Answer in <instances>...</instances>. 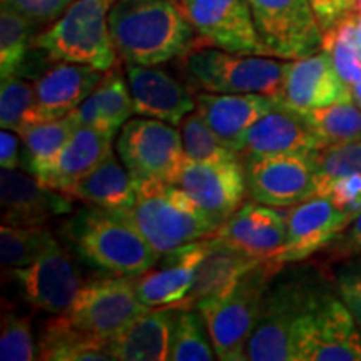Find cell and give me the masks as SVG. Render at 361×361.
<instances>
[{"label":"cell","mask_w":361,"mask_h":361,"mask_svg":"<svg viewBox=\"0 0 361 361\" xmlns=\"http://www.w3.org/2000/svg\"><path fill=\"white\" fill-rule=\"evenodd\" d=\"M355 216L338 207L329 197H311L291 206L286 213V245L276 261L283 264L300 263L314 252L323 251Z\"/></svg>","instance_id":"18"},{"label":"cell","mask_w":361,"mask_h":361,"mask_svg":"<svg viewBox=\"0 0 361 361\" xmlns=\"http://www.w3.org/2000/svg\"><path fill=\"white\" fill-rule=\"evenodd\" d=\"M62 238L84 263L111 276H141L161 258L128 219L97 206L79 209Z\"/></svg>","instance_id":"2"},{"label":"cell","mask_w":361,"mask_h":361,"mask_svg":"<svg viewBox=\"0 0 361 361\" xmlns=\"http://www.w3.org/2000/svg\"><path fill=\"white\" fill-rule=\"evenodd\" d=\"M350 89H351V99H353V102L361 109V79L356 80L355 84H351Z\"/></svg>","instance_id":"47"},{"label":"cell","mask_w":361,"mask_h":361,"mask_svg":"<svg viewBox=\"0 0 361 361\" xmlns=\"http://www.w3.org/2000/svg\"><path fill=\"white\" fill-rule=\"evenodd\" d=\"M328 197L353 216L361 213V171L338 179Z\"/></svg>","instance_id":"44"},{"label":"cell","mask_w":361,"mask_h":361,"mask_svg":"<svg viewBox=\"0 0 361 361\" xmlns=\"http://www.w3.org/2000/svg\"><path fill=\"white\" fill-rule=\"evenodd\" d=\"M109 30L126 64L147 67L186 54L196 32L180 4L169 0H116L109 8Z\"/></svg>","instance_id":"1"},{"label":"cell","mask_w":361,"mask_h":361,"mask_svg":"<svg viewBox=\"0 0 361 361\" xmlns=\"http://www.w3.org/2000/svg\"><path fill=\"white\" fill-rule=\"evenodd\" d=\"M213 236L256 259H276L288 238L286 214L278 207L250 201L216 229Z\"/></svg>","instance_id":"22"},{"label":"cell","mask_w":361,"mask_h":361,"mask_svg":"<svg viewBox=\"0 0 361 361\" xmlns=\"http://www.w3.org/2000/svg\"><path fill=\"white\" fill-rule=\"evenodd\" d=\"M104 74L106 72L90 66L56 61V64L40 72L34 80V106L24 126L51 123L72 114L96 89Z\"/></svg>","instance_id":"16"},{"label":"cell","mask_w":361,"mask_h":361,"mask_svg":"<svg viewBox=\"0 0 361 361\" xmlns=\"http://www.w3.org/2000/svg\"><path fill=\"white\" fill-rule=\"evenodd\" d=\"M126 72L135 114L179 126L184 117L196 111V96H192L191 87L169 72L157 66L134 64H126Z\"/></svg>","instance_id":"21"},{"label":"cell","mask_w":361,"mask_h":361,"mask_svg":"<svg viewBox=\"0 0 361 361\" xmlns=\"http://www.w3.org/2000/svg\"><path fill=\"white\" fill-rule=\"evenodd\" d=\"M279 273L269 284L259 319L247 341L246 360L250 361H295L298 322L319 288L308 276Z\"/></svg>","instance_id":"7"},{"label":"cell","mask_w":361,"mask_h":361,"mask_svg":"<svg viewBox=\"0 0 361 361\" xmlns=\"http://www.w3.org/2000/svg\"><path fill=\"white\" fill-rule=\"evenodd\" d=\"M0 360L2 361H32L39 360L35 350L32 326L29 318L12 313L2 316V335H0Z\"/></svg>","instance_id":"40"},{"label":"cell","mask_w":361,"mask_h":361,"mask_svg":"<svg viewBox=\"0 0 361 361\" xmlns=\"http://www.w3.org/2000/svg\"><path fill=\"white\" fill-rule=\"evenodd\" d=\"M259 263H263V259L247 256L223 239L209 236V245L197 266L194 284L183 303L196 306L206 298L218 295Z\"/></svg>","instance_id":"28"},{"label":"cell","mask_w":361,"mask_h":361,"mask_svg":"<svg viewBox=\"0 0 361 361\" xmlns=\"http://www.w3.org/2000/svg\"><path fill=\"white\" fill-rule=\"evenodd\" d=\"M271 57L298 61L323 49L324 32L310 0H247Z\"/></svg>","instance_id":"11"},{"label":"cell","mask_w":361,"mask_h":361,"mask_svg":"<svg viewBox=\"0 0 361 361\" xmlns=\"http://www.w3.org/2000/svg\"><path fill=\"white\" fill-rule=\"evenodd\" d=\"M323 251L336 261L361 256V213L356 214L353 221Z\"/></svg>","instance_id":"43"},{"label":"cell","mask_w":361,"mask_h":361,"mask_svg":"<svg viewBox=\"0 0 361 361\" xmlns=\"http://www.w3.org/2000/svg\"><path fill=\"white\" fill-rule=\"evenodd\" d=\"M271 99L278 106L295 111L353 101L350 85L341 79L331 56L323 49L310 57L291 61L278 96Z\"/></svg>","instance_id":"17"},{"label":"cell","mask_w":361,"mask_h":361,"mask_svg":"<svg viewBox=\"0 0 361 361\" xmlns=\"http://www.w3.org/2000/svg\"><path fill=\"white\" fill-rule=\"evenodd\" d=\"M134 114L133 96L116 64L71 116L79 126L116 135Z\"/></svg>","instance_id":"27"},{"label":"cell","mask_w":361,"mask_h":361,"mask_svg":"<svg viewBox=\"0 0 361 361\" xmlns=\"http://www.w3.org/2000/svg\"><path fill=\"white\" fill-rule=\"evenodd\" d=\"M324 146L308 128L300 112L278 106L247 130L241 157L314 154Z\"/></svg>","instance_id":"24"},{"label":"cell","mask_w":361,"mask_h":361,"mask_svg":"<svg viewBox=\"0 0 361 361\" xmlns=\"http://www.w3.org/2000/svg\"><path fill=\"white\" fill-rule=\"evenodd\" d=\"M316 197H328L338 179L361 171V141L326 146L313 154Z\"/></svg>","instance_id":"37"},{"label":"cell","mask_w":361,"mask_h":361,"mask_svg":"<svg viewBox=\"0 0 361 361\" xmlns=\"http://www.w3.org/2000/svg\"><path fill=\"white\" fill-rule=\"evenodd\" d=\"M11 274L27 303L51 314L64 313L84 284L71 251L59 241L32 264L11 269Z\"/></svg>","instance_id":"14"},{"label":"cell","mask_w":361,"mask_h":361,"mask_svg":"<svg viewBox=\"0 0 361 361\" xmlns=\"http://www.w3.org/2000/svg\"><path fill=\"white\" fill-rule=\"evenodd\" d=\"M19 134L13 130L2 129L0 133V166L4 169H17L20 166L22 157L19 154Z\"/></svg>","instance_id":"46"},{"label":"cell","mask_w":361,"mask_h":361,"mask_svg":"<svg viewBox=\"0 0 361 361\" xmlns=\"http://www.w3.org/2000/svg\"><path fill=\"white\" fill-rule=\"evenodd\" d=\"M112 142V134L79 126L62 151L49 164L40 168L34 178L44 186L67 192L114 152Z\"/></svg>","instance_id":"25"},{"label":"cell","mask_w":361,"mask_h":361,"mask_svg":"<svg viewBox=\"0 0 361 361\" xmlns=\"http://www.w3.org/2000/svg\"><path fill=\"white\" fill-rule=\"evenodd\" d=\"M174 306L149 308L109 340L116 361H166L171 351Z\"/></svg>","instance_id":"26"},{"label":"cell","mask_w":361,"mask_h":361,"mask_svg":"<svg viewBox=\"0 0 361 361\" xmlns=\"http://www.w3.org/2000/svg\"><path fill=\"white\" fill-rule=\"evenodd\" d=\"M209 238L197 239L162 255L151 269L135 276V295L149 308L183 303L191 291Z\"/></svg>","instance_id":"20"},{"label":"cell","mask_w":361,"mask_h":361,"mask_svg":"<svg viewBox=\"0 0 361 361\" xmlns=\"http://www.w3.org/2000/svg\"><path fill=\"white\" fill-rule=\"evenodd\" d=\"M79 129L78 121L71 114L51 123L30 124L20 128V135L25 147V166L30 174H35L40 168L49 164L62 147L71 141L75 130Z\"/></svg>","instance_id":"33"},{"label":"cell","mask_w":361,"mask_h":361,"mask_svg":"<svg viewBox=\"0 0 361 361\" xmlns=\"http://www.w3.org/2000/svg\"><path fill=\"white\" fill-rule=\"evenodd\" d=\"M323 51L331 56L338 74L346 84L351 85L361 79V40L353 13L324 34Z\"/></svg>","instance_id":"36"},{"label":"cell","mask_w":361,"mask_h":361,"mask_svg":"<svg viewBox=\"0 0 361 361\" xmlns=\"http://www.w3.org/2000/svg\"><path fill=\"white\" fill-rule=\"evenodd\" d=\"M25 16L34 25L54 24L74 0H2Z\"/></svg>","instance_id":"42"},{"label":"cell","mask_w":361,"mask_h":361,"mask_svg":"<svg viewBox=\"0 0 361 361\" xmlns=\"http://www.w3.org/2000/svg\"><path fill=\"white\" fill-rule=\"evenodd\" d=\"M34 24L2 2L0 8V78L19 75L32 47Z\"/></svg>","instance_id":"34"},{"label":"cell","mask_w":361,"mask_h":361,"mask_svg":"<svg viewBox=\"0 0 361 361\" xmlns=\"http://www.w3.org/2000/svg\"><path fill=\"white\" fill-rule=\"evenodd\" d=\"M116 151L135 183L176 184L184 166L180 130L151 117L129 119L117 135Z\"/></svg>","instance_id":"9"},{"label":"cell","mask_w":361,"mask_h":361,"mask_svg":"<svg viewBox=\"0 0 361 361\" xmlns=\"http://www.w3.org/2000/svg\"><path fill=\"white\" fill-rule=\"evenodd\" d=\"M39 360L45 361H112L109 340L94 336L56 314L39 335Z\"/></svg>","instance_id":"30"},{"label":"cell","mask_w":361,"mask_h":361,"mask_svg":"<svg viewBox=\"0 0 361 361\" xmlns=\"http://www.w3.org/2000/svg\"><path fill=\"white\" fill-rule=\"evenodd\" d=\"M169 2H174V4H180V0H169Z\"/></svg>","instance_id":"50"},{"label":"cell","mask_w":361,"mask_h":361,"mask_svg":"<svg viewBox=\"0 0 361 361\" xmlns=\"http://www.w3.org/2000/svg\"><path fill=\"white\" fill-rule=\"evenodd\" d=\"M183 137L184 159L194 162H229L241 159L238 152L231 151L219 141L202 117L192 111L179 124Z\"/></svg>","instance_id":"38"},{"label":"cell","mask_w":361,"mask_h":361,"mask_svg":"<svg viewBox=\"0 0 361 361\" xmlns=\"http://www.w3.org/2000/svg\"><path fill=\"white\" fill-rule=\"evenodd\" d=\"M355 16V24H356V30H358L360 40H361V12H353Z\"/></svg>","instance_id":"48"},{"label":"cell","mask_w":361,"mask_h":361,"mask_svg":"<svg viewBox=\"0 0 361 361\" xmlns=\"http://www.w3.org/2000/svg\"><path fill=\"white\" fill-rule=\"evenodd\" d=\"M202 44L245 56H269L261 42L247 0H180Z\"/></svg>","instance_id":"12"},{"label":"cell","mask_w":361,"mask_h":361,"mask_svg":"<svg viewBox=\"0 0 361 361\" xmlns=\"http://www.w3.org/2000/svg\"><path fill=\"white\" fill-rule=\"evenodd\" d=\"M291 61L268 56H245L196 40L180 56V69L189 87L214 94L278 96Z\"/></svg>","instance_id":"5"},{"label":"cell","mask_w":361,"mask_h":361,"mask_svg":"<svg viewBox=\"0 0 361 361\" xmlns=\"http://www.w3.org/2000/svg\"><path fill=\"white\" fill-rule=\"evenodd\" d=\"M149 306L135 295V276H106L84 283L64 313L67 322L90 335L112 340Z\"/></svg>","instance_id":"10"},{"label":"cell","mask_w":361,"mask_h":361,"mask_svg":"<svg viewBox=\"0 0 361 361\" xmlns=\"http://www.w3.org/2000/svg\"><path fill=\"white\" fill-rule=\"evenodd\" d=\"M171 331V361H213L216 356L213 340L204 316L196 306L174 305Z\"/></svg>","instance_id":"31"},{"label":"cell","mask_w":361,"mask_h":361,"mask_svg":"<svg viewBox=\"0 0 361 361\" xmlns=\"http://www.w3.org/2000/svg\"><path fill=\"white\" fill-rule=\"evenodd\" d=\"M111 6L107 0H74L54 24L35 35L32 47L51 61L107 72L119 57L109 30Z\"/></svg>","instance_id":"6"},{"label":"cell","mask_w":361,"mask_h":361,"mask_svg":"<svg viewBox=\"0 0 361 361\" xmlns=\"http://www.w3.org/2000/svg\"><path fill=\"white\" fill-rule=\"evenodd\" d=\"M135 189L134 206L117 213L161 256L188 243L213 236L218 229L178 184L135 183Z\"/></svg>","instance_id":"4"},{"label":"cell","mask_w":361,"mask_h":361,"mask_svg":"<svg viewBox=\"0 0 361 361\" xmlns=\"http://www.w3.org/2000/svg\"><path fill=\"white\" fill-rule=\"evenodd\" d=\"M2 224L44 226L74 213V197L40 184L17 169L0 171Z\"/></svg>","instance_id":"19"},{"label":"cell","mask_w":361,"mask_h":361,"mask_svg":"<svg viewBox=\"0 0 361 361\" xmlns=\"http://www.w3.org/2000/svg\"><path fill=\"white\" fill-rule=\"evenodd\" d=\"M298 112L324 147L361 141V109L353 101Z\"/></svg>","instance_id":"32"},{"label":"cell","mask_w":361,"mask_h":361,"mask_svg":"<svg viewBox=\"0 0 361 361\" xmlns=\"http://www.w3.org/2000/svg\"><path fill=\"white\" fill-rule=\"evenodd\" d=\"M295 361H361V328L336 291L316 290L298 322Z\"/></svg>","instance_id":"8"},{"label":"cell","mask_w":361,"mask_h":361,"mask_svg":"<svg viewBox=\"0 0 361 361\" xmlns=\"http://www.w3.org/2000/svg\"><path fill=\"white\" fill-rule=\"evenodd\" d=\"M283 266L276 259H266L231 286L196 305L206 319L218 360L246 361L247 341L259 319L266 293Z\"/></svg>","instance_id":"3"},{"label":"cell","mask_w":361,"mask_h":361,"mask_svg":"<svg viewBox=\"0 0 361 361\" xmlns=\"http://www.w3.org/2000/svg\"><path fill=\"white\" fill-rule=\"evenodd\" d=\"M57 239L44 226H11L0 228V263L16 269L32 264Z\"/></svg>","instance_id":"35"},{"label":"cell","mask_w":361,"mask_h":361,"mask_svg":"<svg viewBox=\"0 0 361 361\" xmlns=\"http://www.w3.org/2000/svg\"><path fill=\"white\" fill-rule=\"evenodd\" d=\"M34 99V82L22 79L20 75L2 79V85H0V126L2 129L19 133L25 123L27 114L32 109Z\"/></svg>","instance_id":"39"},{"label":"cell","mask_w":361,"mask_h":361,"mask_svg":"<svg viewBox=\"0 0 361 361\" xmlns=\"http://www.w3.org/2000/svg\"><path fill=\"white\" fill-rule=\"evenodd\" d=\"M355 12H361V0H356V7H355Z\"/></svg>","instance_id":"49"},{"label":"cell","mask_w":361,"mask_h":361,"mask_svg":"<svg viewBox=\"0 0 361 361\" xmlns=\"http://www.w3.org/2000/svg\"><path fill=\"white\" fill-rule=\"evenodd\" d=\"M176 184L204 211L216 228L236 213L247 194L241 159L214 164L184 159Z\"/></svg>","instance_id":"15"},{"label":"cell","mask_w":361,"mask_h":361,"mask_svg":"<svg viewBox=\"0 0 361 361\" xmlns=\"http://www.w3.org/2000/svg\"><path fill=\"white\" fill-rule=\"evenodd\" d=\"M66 194L107 211H126L134 206L137 189L119 156L109 154L92 173L80 179Z\"/></svg>","instance_id":"29"},{"label":"cell","mask_w":361,"mask_h":361,"mask_svg":"<svg viewBox=\"0 0 361 361\" xmlns=\"http://www.w3.org/2000/svg\"><path fill=\"white\" fill-rule=\"evenodd\" d=\"M247 196L273 207H291L316 197L313 154L241 157Z\"/></svg>","instance_id":"13"},{"label":"cell","mask_w":361,"mask_h":361,"mask_svg":"<svg viewBox=\"0 0 361 361\" xmlns=\"http://www.w3.org/2000/svg\"><path fill=\"white\" fill-rule=\"evenodd\" d=\"M335 291L361 328V259L336 271Z\"/></svg>","instance_id":"41"},{"label":"cell","mask_w":361,"mask_h":361,"mask_svg":"<svg viewBox=\"0 0 361 361\" xmlns=\"http://www.w3.org/2000/svg\"><path fill=\"white\" fill-rule=\"evenodd\" d=\"M107 2H109V4H114V2H116V0H107Z\"/></svg>","instance_id":"51"},{"label":"cell","mask_w":361,"mask_h":361,"mask_svg":"<svg viewBox=\"0 0 361 361\" xmlns=\"http://www.w3.org/2000/svg\"><path fill=\"white\" fill-rule=\"evenodd\" d=\"M310 4L324 34L353 13L356 7V0H310Z\"/></svg>","instance_id":"45"},{"label":"cell","mask_w":361,"mask_h":361,"mask_svg":"<svg viewBox=\"0 0 361 361\" xmlns=\"http://www.w3.org/2000/svg\"><path fill=\"white\" fill-rule=\"evenodd\" d=\"M276 102L264 94H196V112L218 139L234 152H241L251 126L273 111Z\"/></svg>","instance_id":"23"}]
</instances>
